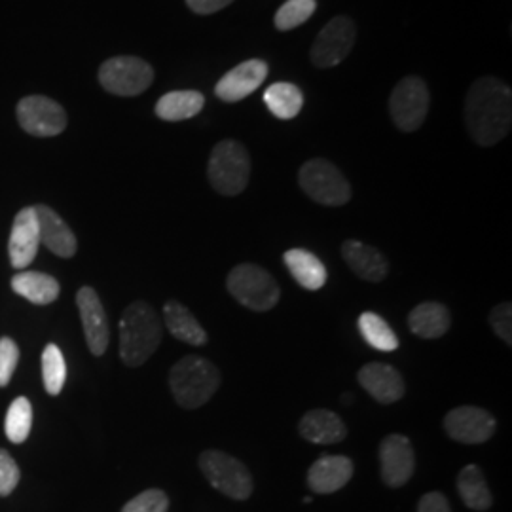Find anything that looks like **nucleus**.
I'll use <instances>...</instances> for the list:
<instances>
[{"label": "nucleus", "instance_id": "1", "mask_svg": "<svg viewBox=\"0 0 512 512\" xmlns=\"http://www.w3.org/2000/svg\"><path fill=\"white\" fill-rule=\"evenodd\" d=\"M465 124L476 145L494 147L512 126L511 88L494 76H482L467 93Z\"/></svg>", "mask_w": 512, "mask_h": 512}, {"label": "nucleus", "instance_id": "2", "mask_svg": "<svg viewBox=\"0 0 512 512\" xmlns=\"http://www.w3.org/2000/svg\"><path fill=\"white\" fill-rule=\"evenodd\" d=\"M164 323L156 310L143 300L131 302L120 319V359L129 368L147 363L160 346Z\"/></svg>", "mask_w": 512, "mask_h": 512}, {"label": "nucleus", "instance_id": "3", "mask_svg": "<svg viewBox=\"0 0 512 512\" xmlns=\"http://www.w3.org/2000/svg\"><path fill=\"white\" fill-rule=\"evenodd\" d=\"M219 387V368L205 357L186 355L171 366L169 389L177 404L186 410L202 408L215 397Z\"/></svg>", "mask_w": 512, "mask_h": 512}, {"label": "nucleus", "instance_id": "4", "mask_svg": "<svg viewBox=\"0 0 512 512\" xmlns=\"http://www.w3.org/2000/svg\"><path fill=\"white\" fill-rule=\"evenodd\" d=\"M207 177L211 186L222 196H238L251 177V158L247 148L238 141L226 139L213 148Z\"/></svg>", "mask_w": 512, "mask_h": 512}, {"label": "nucleus", "instance_id": "5", "mask_svg": "<svg viewBox=\"0 0 512 512\" xmlns=\"http://www.w3.org/2000/svg\"><path fill=\"white\" fill-rule=\"evenodd\" d=\"M226 289L243 308L253 311L274 310L281 298V289L274 275L251 262L238 264L228 274Z\"/></svg>", "mask_w": 512, "mask_h": 512}, {"label": "nucleus", "instance_id": "6", "mask_svg": "<svg viewBox=\"0 0 512 512\" xmlns=\"http://www.w3.org/2000/svg\"><path fill=\"white\" fill-rule=\"evenodd\" d=\"M200 469L217 492L234 501H247L253 495L255 482L249 469L226 452L205 450L200 456Z\"/></svg>", "mask_w": 512, "mask_h": 512}, {"label": "nucleus", "instance_id": "7", "mask_svg": "<svg viewBox=\"0 0 512 512\" xmlns=\"http://www.w3.org/2000/svg\"><path fill=\"white\" fill-rule=\"evenodd\" d=\"M300 188L313 202L329 207H340L351 200V184L344 173L329 160L315 158L300 167Z\"/></svg>", "mask_w": 512, "mask_h": 512}, {"label": "nucleus", "instance_id": "8", "mask_svg": "<svg viewBox=\"0 0 512 512\" xmlns=\"http://www.w3.org/2000/svg\"><path fill=\"white\" fill-rule=\"evenodd\" d=\"M99 82L112 95L135 97L150 88L154 82V69L141 57H110L99 69Z\"/></svg>", "mask_w": 512, "mask_h": 512}, {"label": "nucleus", "instance_id": "9", "mask_svg": "<svg viewBox=\"0 0 512 512\" xmlns=\"http://www.w3.org/2000/svg\"><path fill=\"white\" fill-rule=\"evenodd\" d=\"M431 95L427 84L418 76H406L403 78L389 99V112L395 122V126L404 131L412 133L420 129L429 112Z\"/></svg>", "mask_w": 512, "mask_h": 512}, {"label": "nucleus", "instance_id": "10", "mask_svg": "<svg viewBox=\"0 0 512 512\" xmlns=\"http://www.w3.org/2000/svg\"><path fill=\"white\" fill-rule=\"evenodd\" d=\"M357 29L353 19L338 16L330 19L327 27L317 35L311 48V61L319 69H330L340 65L353 50Z\"/></svg>", "mask_w": 512, "mask_h": 512}, {"label": "nucleus", "instance_id": "11", "mask_svg": "<svg viewBox=\"0 0 512 512\" xmlns=\"http://www.w3.org/2000/svg\"><path fill=\"white\" fill-rule=\"evenodd\" d=\"M18 122L35 137H55L67 129V112L50 97L29 95L18 105Z\"/></svg>", "mask_w": 512, "mask_h": 512}, {"label": "nucleus", "instance_id": "12", "mask_svg": "<svg viewBox=\"0 0 512 512\" xmlns=\"http://www.w3.org/2000/svg\"><path fill=\"white\" fill-rule=\"evenodd\" d=\"M444 429L461 444H484L494 437L497 421L480 406H458L446 414Z\"/></svg>", "mask_w": 512, "mask_h": 512}, {"label": "nucleus", "instance_id": "13", "mask_svg": "<svg viewBox=\"0 0 512 512\" xmlns=\"http://www.w3.org/2000/svg\"><path fill=\"white\" fill-rule=\"evenodd\" d=\"M382 480L389 488H403L416 471L414 446L404 435H387L380 442Z\"/></svg>", "mask_w": 512, "mask_h": 512}, {"label": "nucleus", "instance_id": "14", "mask_svg": "<svg viewBox=\"0 0 512 512\" xmlns=\"http://www.w3.org/2000/svg\"><path fill=\"white\" fill-rule=\"evenodd\" d=\"M76 306L80 311L86 344L92 355L101 357L109 348L110 340L109 319L105 306L92 287H82L76 293Z\"/></svg>", "mask_w": 512, "mask_h": 512}, {"label": "nucleus", "instance_id": "15", "mask_svg": "<svg viewBox=\"0 0 512 512\" xmlns=\"http://www.w3.org/2000/svg\"><path fill=\"white\" fill-rule=\"evenodd\" d=\"M38 247H40V232H38L37 213H35V207H25L16 215L12 232H10V241H8L10 264L16 270H25L37 258Z\"/></svg>", "mask_w": 512, "mask_h": 512}, {"label": "nucleus", "instance_id": "16", "mask_svg": "<svg viewBox=\"0 0 512 512\" xmlns=\"http://www.w3.org/2000/svg\"><path fill=\"white\" fill-rule=\"evenodd\" d=\"M268 76V65L262 59H249L239 63L217 82L215 93L226 103H238L255 93Z\"/></svg>", "mask_w": 512, "mask_h": 512}, {"label": "nucleus", "instance_id": "17", "mask_svg": "<svg viewBox=\"0 0 512 512\" xmlns=\"http://www.w3.org/2000/svg\"><path fill=\"white\" fill-rule=\"evenodd\" d=\"M359 385L380 404L401 401L406 391L403 374L395 366L385 363H368L357 372Z\"/></svg>", "mask_w": 512, "mask_h": 512}, {"label": "nucleus", "instance_id": "18", "mask_svg": "<svg viewBox=\"0 0 512 512\" xmlns=\"http://www.w3.org/2000/svg\"><path fill=\"white\" fill-rule=\"evenodd\" d=\"M37 213L40 245L61 258H73L78 251V241L71 226L48 205H35Z\"/></svg>", "mask_w": 512, "mask_h": 512}, {"label": "nucleus", "instance_id": "19", "mask_svg": "<svg viewBox=\"0 0 512 512\" xmlns=\"http://www.w3.org/2000/svg\"><path fill=\"white\" fill-rule=\"evenodd\" d=\"M353 461L346 456H321L308 471V488L313 494H336L353 476Z\"/></svg>", "mask_w": 512, "mask_h": 512}, {"label": "nucleus", "instance_id": "20", "mask_svg": "<svg viewBox=\"0 0 512 512\" xmlns=\"http://www.w3.org/2000/svg\"><path fill=\"white\" fill-rule=\"evenodd\" d=\"M342 256L351 272L368 283H380L389 274V264L376 247L366 245L357 239H348L342 243Z\"/></svg>", "mask_w": 512, "mask_h": 512}, {"label": "nucleus", "instance_id": "21", "mask_svg": "<svg viewBox=\"0 0 512 512\" xmlns=\"http://www.w3.org/2000/svg\"><path fill=\"white\" fill-rule=\"evenodd\" d=\"M298 433L311 444H338L348 437V427L344 420L327 408H315L302 416L298 423Z\"/></svg>", "mask_w": 512, "mask_h": 512}, {"label": "nucleus", "instance_id": "22", "mask_svg": "<svg viewBox=\"0 0 512 512\" xmlns=\"http://www.w3.org/2000/svg\"><path fill=\"white\" fill-rule=\"evenodd\" d=\"M164 323L173 338L194 348H202L207 344L209 336L196 319V315L177 300H167L164 306Z\"/></svg>", "mask_w": 512, "mask_h": 512}, {"label": "nucleus", "instance_id": "23", "mask_svg": "<svg viewBox=\"0 0 512 512\" xmlns=\"http://www.w3.org/2000/svg\"><path fill=\"white\" fill-rule=\"evenodd\" d=\"M452 325L450 310L439 302H421L408 313V329L423 340H437Z\"/></svg>", "mask_w": 512, "mask_h": 512}, {"label": "nucleus", "instance_id": "24", "mask_svg": "<svg viewBox=\"0 0 512 512\" xmlns=\"http://www.w3.org/2000/svg\"><path fill=\"white\" fill-rule=\"evenodd\" d=\"M283 262L300 287L306 291H319L327 283V268L323 260H319L306 249H289L283 255Z\"/></svg>", "mask_w": 512, "mask_h": 512}, {"label": "nucleus", "instance_id": "25", "mask_svg": "<svg viewBox=\"0 0 512 512\" xmlns=\"http://www.w3.org/2000/svg\"><path fill=\"white\" fill-rule=\"evenodd\" d=\"M12 291L37 306H48L57 300L61 287L57 279L40 272H19L10 281Z\"/></svg>", "mask_w": 512, "mask_h": 512}, {"label": "nucleus", "instance_id": "26", "mask_svg": "<svg viewBox=\"0 0 512 512\" xmlns=\"http://www.w3.org/2000/svg\"><path fill=\"white\" fill-rule=\"evenodd\" d=\"M458 494L467 509L471 511H488L494 505V495L484 478L482 469L471 463L463 467L458 475Z\"/></svg>", "mask_w": 512, "mask_h": 512}, {"label": "nucleus", "instance_id": "27", "mask_svg": "<svg viewBox=\"0 0 512 512\" xmlns=\"http://www.w3.org/2000/svg\"><path fill=\"white\" fill-rule=\"evenodd\" d=\"M205 105V97L194 90L165 93L156 103V116L164 122H183L200 114Z\"/></svg>", "mask_w": 512, "mask_h": 512}, {"label": "nucleus", "instance_id": "28", "mask_svg": "<svg viewBox=\"0 0 512 512\" xmlns=\"http://www.w3.org/2000/svg\"><path fill=\"white\" fill-rule=\"evenodd\" d=\"M264 103L275 118L293 120L294 116H298L304 107V95L294 84L277 82L264 92Z\"/></svg>", "mask_w": 512, "mask_h": 512}, {"label": "nucleus", "instance_id": "29", "mask_svg": "<svg viewBox=\"0 0 512 512\" xmlns=\"http://www.w3.org/2000/svg\"><path fill=\"white\" fill-rule=\"evenodd\" d=\"M359 330H361V336L365 338V342L370 348L391 353V351H395L401 346L399 336L395 334V330L389 327V323L385 321L382 315H378L374 311H365L359 317Z\"/></svg>", "mask_w": 512, "mask_h": 512}, {"label": "nucleus", "instance_id": "30", "mask_svg": "<svg viewBox=\"0 0 512 512\" xmlns=\"http://www.w3.org/2000/svg\"><path fill=\"white\" fill-rule=\"evenodd\" d=\"M31 427H33V406L27 397H18L14 403L10 404L6 414V421H4L6 437L14 444H23L31 435Z\"/></svg>", "mask_w": 512, "mask_h": 512}, {"label": "nucleus", "instance_id": "31", "mask_svg": "<svg viewBox=\"0 0 512 512\" xmlns=\"http://www.w3.org/2000/svg\"><path fill=\"white\" fill-rule=\"evenodd\" d=\"M42 380H44L46 391L52 397H57L65 387L67 365L61 349L55 344H48L42 351Z\"/></svg>", "mask_w": 512, "mask_h": 512}, {"label": "nucleus", "instance_id": "32", "mask_svg": "<svg viewBox=\"0 0 512 512\" xmlns=\"http://www.w3.org/2000/svg\"><path fill=\"white\" fill-rule=\"evenodd\" d=\"M317 10V0H287L275 14L274 23L279 31H293L304 25Z\"/></svg>", "mask_w": 512, "mask_h": 512}, {"label": "nucleus", "instance_id": "33", "mask_svg": "<svg viewBox=\"0 0 512 512\" xmlns=\"http://www.w3.org/2000/svg\"><path fill=\"white\" fill-rule=\"evenodd\" d=\"M169 511V497L164 490L152 488L143 494L133 497L124 505L122 512H167Z\"/></svg>", "mask_w": 512, "mask_h": 512}, {"label": "nucleus", "instance_id": "34", "mask_svg": "<svg viewBox=\"0 0 512 512\" xmlns=\"http://www.w3.org/2000/svg\"><path fill=\"white\" fill-rule=\"evenodd\" d=\"M18 363V344L12 338H0V387H6L12 382Z\"/></svg>", "mask_w": 512, "mask_h": 512}, {"label": "nucleus", "instance_id": "35", "mask_svg": "<svg viewBox=\"0 0 512 512\" xmlns=\"http://www.w3.org/2000/svg\"><path fill=\"white\" fill-rule=\"evenodd\" d=\"M19 478L21 473L16 459L10 456L8 450L0 448V497L12 494L18 488Z\"/></svg>", "mask_w": 512, "mask_h": 512}, {"label": "nucleus", "instance_id": "36", "mask_svg": "<svg viewBox=\"0 0 512 512\" xmlns=\"http://www.w3.org/2000/svg\"><path fill=\"white\" fill-rule=\"evenodd\" d=\"M490 325L495 334L507 344L512 346V304L503 302L497 304L494 310L490 311Z\"/></svg>", "mask_w": 512, "mask_h": 512}, {"label": "nucleus", "instance_id": "37", "mask_svg": "<svg viewBox=\"0 0 512 512\" xmlns=\"http://www.w3.org/2000/svg\"><path fill=\"white\" fill-rule=\"evenodd\" d=\"M418 512H452V507L440 492H429L421 497Z\"/></svg>", "mask_w": 512, "mask_h": 512}, {"label": "nucleus", "instance_id": "38", "mask_svg": "<svg viewBox=\"0 0 512 512\" xmlns=\"http://www.w3.org/2000/svg\"><path fill=\"white\" fill-rule=\"evenodd\" d=\"M234 0H186L188 8L194 12V14H200V16H211V14H217L222 8L230 6Z\"/></svg>", "mask_w": 512, "mask_h": 512}, {"label": "nucleus", "instance_id": "39", "mask_svg": "<svg viewBox=\"0 0 512 512\" xmlns=\"http://www.w3.org/2000/svg\"><path fill=\"white\" fill-rule=\"evenodd\" d=\"M351 397H353V395H349V393H346V395H344V399H342V401H344V404H351Z\"/></svg>", "mask_w": 512, "mask_h": 512}]
</instances>
